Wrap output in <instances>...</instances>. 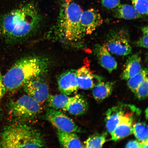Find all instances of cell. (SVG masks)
Here are the masks:
<instances>
[{
	"label": "cell",
	"instance_id": "cell-4",
	"mask_svg": "<svg viewBox=\"0 0 148 148\" xmlns=\"http://www.w3.org/2000/svg\"><path fill=\"white\" fill-rule=\"evenodd\" d=\"M83 11L74 0H62L60 7L58 29L60 36L67 42L77 41L84 36L81 25Z\"/></svg>",
	"mask_w": 148,
	"mask_h": 148
},
{
	"label": "cell",
	"instance_id": "cell-8",
	"mask_svg": "<svg viewBox=\"0 0 148 148\" xmlns=\"http://www.w3.org/2000/svg\"><path fill=\"white\" fill-rule=\"evenodd\" d=\"M41 77H36L30 79L23 86L27 95L40 104L47 100L49 96V88Z\"/></svg>",
	"mask_w": 148,
	"mask_h": 148
},
{
	"label": "cell",
	"instance_id": "cell-14",
	"mask_svg": "<svg viewBox=\"0 0 148 148\" xmlns=\"http://www.w3.org/2000/svg\"><path fill=\"white\" fill-rule=\"evenodd\" d=\"M126 105L119 104L107 110L105 118L107 130L111 134L115 129L125 110Z\"/></svg>",
	"mask_w": 148,
	"mask_h": 148
},
{
	"label": "cell",
	"instance_id": "cell-6",
	"mask_svg": "<svg viewBox=\"0 0 148 148\" xmlns=\"http://www.w3.org/2000/svg\"><path fill=\"white\" fill-rule=\"evenodd\" d=\"M105 45L109 52L113 54L125 56L132 52L129 35L123 30L110 34Z\"/></svg>",
	"mask_w": 148,
	"mask_h": 148
},
{
	"label": "cell",
	"instance_id": "cell-22",
	"mask_svg": "<svg viewBox=\"0 0 148 148\" xmlns=\"http://www.w3.org/2000/svg\"><path fill=\"white\" fill-rule=\"evenodd\" d=\"M147 74L148 70L147 68L142 69L139 73L127 80V85L131 91L135 93L138 86L147 77Z\"/></svg>",
	"mask_w": 148,
	"mask_h": 148
},
{
	"label": "cell",
	"instance_id": "cell-24",
	"mask_svg": "<svg viewBox=\"0 0 148 148\" xmlns=\"http://www.w3.org/2000/svg\"><path fill=\"white\" fill-rule=\"evenodd\" d=\"M133 6L139 14L147 15L148 0H132Z\"/></svg>",
	"mask_w": 148,
	"mask_h": 148
},
{
	"label": "cell",
	"instance_id": "cell-19",
	"mask_svg": "<svg viewBox=\"0 0 148 148\" xmlns=\"http://www.w3.org/2000/svg\"><path fill=\"white\" fill-rule=\"evenodd\" d=\"M113 14L115 18L125 20L137 19L142 16L134 7L128 4H120L114 9Z\"/></svg>",
	"mask_w": 148,
	"mask_h": 148
},
{
	"label": "cell",
	"instance_id": "cell-5",
	"mask_svg": "<svg viewBox=\"0 0 148 148\" xmlns=\"http://www.w3.org/2000/svg\"><path fill=\"white\" fill-rule=\"evenodd\" d=\"M41 110L40 103L27 94L11 102L9 105V114L17 121L33 119Z\"/></svg>",
	"mask_w": 148,
	"mask_h": 148
},
{
	"label": "cell",
	"instance_id": "cell-21",
	"mask_svg": "<svg viewBox=\"0 0 148 148\" xmlns=\"http://www.w3.org/2000/svg\"><path fill=\"white\" fill-rule=\"evenodd\" d=\"M106 134H97L92 135L84 142V147L101 148L106 141Z\"/></svg>",
	"mask_w": 148,
	"mask_h": 148
},
{
	"label": "cell",
	"instance_id": "cell-12",
	"mask_svg": "<svg viewBox=\"0 0 148 148\" xmlns=\"http://www.w3.org/2000/svg\"><path fill=\"white\" fill-rule=\"evenodd\" d=\"M76 70H71L62 73L58 79L59 90L62 94L69 95L78 90Z\"/></svg>",
	"mask_w": 148,
	"mask_h": 148
},
{
	"label": "cell",
	"instance_id": "cell-26",
	"mask_svg": "<svg viewBox=\"0 0 148 148\" xmlns=\"http://www.w3.org/2000/svg\"><path fill=\"white\" fill-rule=\"evenodd\" d=\"M148 27H144L142 29V36L136 42V45L138 47L145 49L148 48Z\"/></svg>",
	"mask_w": 148,
	"mask_h": 148
},
{
	"label": "cell",
	"instance_id": "cell-18",
	"mask_svg": "<svg viewBox=\"0 0 148 148\" xmlns=\"http://www.w3.org/2000/svg\"><path fill=\"white\" fill-rule=\"evenodd\" d=\"M114 83L112 82L101 81L92 88V95L96 101L101 102L112 94Z\"/></svg>",
	"mask_w": 148,
	"mask_h": 148
},
{
	"label": "cell",
	"instance_id": "cell-11",
	"mask_svg": "<svg viewBox=\"0 0 148 148\" xmlns=\"http://www.w3.org/2000/svg\"><path fill=\"white\" fill-rule=\"evenodd\" d=\"M77 70V79L79 88L88 90L93 88L97 83L103 81L101 77L94 75L90 70L89 63Z\"/></svg>",
	"mask_w": 148,
	"mask_h": 148
},
{
	"label": "cell",
	"instance_id": "cell-25",
	"mask_svg": "<svg viewBox=\"0 0 148 148\" xmlns=\"http://www.w3.org/2000/svg\"><path fill=\"white\" fill-rule=\"evenodd\" d=\"M138 99L140 100L145 99L148 95V77H147L142 81L134 93Z\"/></svg>",
	"mask_w": 148,
	"mask_h": 148
},
{
	"label": "cell",
	"instance_id": "cell-15",
	"mask_svg": "<svg viewBox=\"0 0 148 148\" xmlns=\"http://www.w3.org/2000/svg\"><path fill=\"white\" fill-rule=\"evenodd\" d=\"M88 107L87 100L82 95L78 94L71 97L64 110L72 115L78 116L86 113L88 110Z\"/></svg>",
	"mask_w": 148,
	"mask_h": 148
},
{
	"label": "cell",
	"instance_id": "cell-9",
	"mask_svg": "<svg viewBox=\"0 0 148 148\" xmlns=\"http://www.w3.org/2000/svg\"><path fill=\"white\" fill-rule=\"evenodd\" d=\"M81 25L83 34H90L103 23L101 15L92 8L83 12L81 17Z\"/></svg>",
	"mask_w": 148,
	"mask_h": 148
},
{
	"label": "cell",
	"instance_id": "cell-27",
	"mask_svg": "<svg viewBox=\"0 0 148 148\" xmlns=\"http://www.w3.org/2000/svg\"><path fill=\"white\" fill-rule=\"evenodd\" d=\"M102 4L105 8L114 9L120 4V0H101Z\"/></svg>",
	"mask_w": 148,
	"mask_h": 148
},
{
	"label": "cell",
	"instance_id": "cell-7",
	"mask_svg": "<svg viewBox=\"0 0 148 148\" xmlns=\"http://www.w3.org/2000/svg\"><path fill=\"white\" fill-rule=\"evenodd\" d=\"M46 118L58 130L66 132H81V129L73 120L56 109H48Z\"/></svg>",
	"mask_w": 148,
	"mask_h": 148
},
{
	"label": "cell",
	"instance_id": "cell-13",
	"mask_svg": "<svg viewBox=\"0 0 148 148\" xmlns=\"http://www.w3.org/2000/svg\"><path fill=\"white\" fill-rule=\"evenodd\" d=\"M95 53L99 63L103 68L111 73L117 67V63L115 59L109 52L105 45H98L95 48Z\"/></svg>",
	"mask_w": 148,
	"mask_h": 148
},
{
	"label": "cell",
	"instance_id": "cell-3",
	"mask_svg": "<svg viewBox=\"0 0 148 148\" xmlns=\"http://www.w3.org/2000/svg\"><path fill=\"white\" fill-rule=\"evenodd\" d=\"M45 146L41 133L25 123H16L5 127L0 138L1 148H40Z\"/></svg>",
	"mask_w": 148,
	"mask_h": 148
},
{
	"label": "cell",
	"instance_id": "cell-2",
	"mask_svg": "<svg viewBox=\"0 0 148 148\" xmlns=\"http://www.w3.org/2000/svg\"><path fill=\"white\" fill-rule=\"evenodd\" d=\"M49 66V60L44 57L31 56L20 59L3 77L6 90L16 91L30 79L41 76L47 71Z\"/></svg>",
	"mask_w": 148,
	"mask_h": 148
},
{
	"label": "cell",
	"instance_id": "cell-30",
	"mask_svg": "<svg viewBox=\"0 0 148 148\" xmlns=\"http://www.w3.org/2000/svg\"><path fill=\"white\" fill-rule=\"evenodd\" d=\"M140 142V148H148V140H145V141Z\"/></svg>",
	"mask_w": 148,
	"mask_h": 148
},
{
	"label": "cell",
	"instance_id": "cell-16",
	"mask_svg": "<svg viewBox=\"0 0 148 148\" xmlns=\"http://www.w3.org/2000/svg\"><path fill=\"white\" fill-rule=\"evenodd\" d=\"M141 57L138 53L130 56L127 58L124 69L121 75V78L128 80L139 73L142 69Z\"/></svg>",
	"mask_w": 148,
	"mask_h": 148
},
{
	"label": "cell",
	"instance_id": "cell-23",
	"mask_svg": "<svg viewBox=\"0 0 148 148\" xmlns=\"http://www.w3.org/2000/svg\"><path fill=\"white\" fill-rule=\"evenodd\" d=\"M132 134L139 142L148 140V126L145 123H138L133 125Z\"/></svg>",
	"mask_w": 148,
	"mask_h": 148
},
{
	"label": "cell",
	"instance_id": "cell-20",
	"mask_svg": "<svg viewBox=\"0 0 148 148\" xmlns=\"http://www.w3.org/2000/svg\"><path fill=\"white\" fill-rule=\"evenodd\" d=\"M71 97L64 94L49 95L47 99L49 104L52 108L56 110H65Z\"/></svg>",
	"mask_w": 148,
	"mask_h": 148
},
{
	"label": "cell",
	"instance_id": "cell-1",
	"mask_svg": "<svg viewBox=\"0 0 148 148\" xmlns=\"http://www.w3.org/2000/svg\"><path fill=\"white\" fill-rule=\"evenodd\" d=\"M41 19L35 5H24L5 15L0 20V35L8 42L23 40L36 30Z\"/></svg>",
	"mask_w": 148,
	"mask_h": 148
},
{
	"label": "cell",
	"instance_id": "cell-28",
	"mask_svg": "<svg viewBox=\"0 0 148 148\" xmlns=\"http://www.w3.org/2000/svg\"><path fill=\"white\" fill-rule=\"evenodd\" d=\"M6 90V88L3 82V77L0 75V102L4 96Z\"/></svg>",
	"mask_w": 148,
	"mask_h": 148
},
{
	"label": "cell",
	"instance_id": "cell-17",
	"mask_svg": "<svg viewBox=\"0 0 148 148\" xmlns=\"http://www.w3.org/2000/svg\"><path fill=\"white\" fill-rule=\"evenodd\" d=\"M57 135L59 142L62 147H84L75 133L64 132L57 130Z\"/></svg>",
	"mask_w": 148,
	"mask_h": 148
},
{
	"label": "cell",
	"instance_id": "cell-29",
	"mask_svg": "<svg viewBox=\"0 0 148 148\" xmlns=\"http://www.w3.org/2000/svg\"><path fill=\"white\" fill-rule=\"evenodd\" d=\"M125 147L140 148V142L138 140H131L127 144Z\"/></svg>",
	"mask_w": 148,
	"mask_h": 148
},
{
	"label": "cell",
	"instance_id": "cell-10",
	"mask_svg": "<svg viewBox=\"0 0 148 148\" xmlns=\"http://www.w3.org/2000/svg\"><path fill=\"white\" fill-rule=\"evenodd\" d=\"M126 105L124 112L114 130L110 134L112 140L116 142L132 134L133 123L134 121L133 114L126 112Z\"/></svg>",
	"mask_w": 148,
	"mask_h": 148
}]
</instances>
